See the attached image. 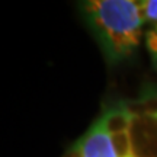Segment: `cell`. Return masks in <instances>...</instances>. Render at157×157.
Wrapping results in <instances>:
<instances>
[{
    "label": "cell",
    "mask_w": 157,
    "mask_h": 157,
    "mask_svg": "<svg viewBox=\"0 0 157 157\" xmlns=\"http://www.w3.org/2000/svg\"><path fill=\"white\" fill-rule=\"evenodd\" d=\"M63 157H157V90L109 105Z\"/></svg>",
    "instance_id": "obj_1"
},
{
    "label": "cell",
    "mask_w": 157,
    "mask_h": 157,
    "mask_svg": "<svg viewBox=\"0 0 157 157\" xmlns=\"http://www.w3.org/2000/svg\"><path fill=\"white\" fill-rule=\"evenodd\" d=\"M78 10L109 66L137 56L146 39L143 0H84Z\"/></svg>",
    "instance_id": "obj_2"
},
{
    "label": "cell",
    "mask_w": 157,
    "mask_h": 157,
    "mask_svg": "<svg viewBox=\"0 0 157 157\" xmlns=\"http://www.w3.org/2000/svg\"><path fill=\"white\" fill-rule=\"evenodd\" d=\"M143 6L147 21L144 45L153 68L157 71V0H143Z\"/></svg>",
    "instance_id": "obj_3"
}]
</instances>
